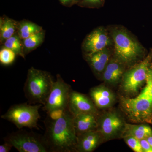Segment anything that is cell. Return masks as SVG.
<instances>
[{"instance_id":"cell-2","label":"cell","mask_w":152,"mask_h":152,"mask_svg":"<svg viewBox=\"0 0 152 152\" xmlns=\"http://www.w3.org/2000/svg\"><path fill=\"white\" fill-rule=\"evenodd\" d=\"M121 108L129 121L135 124H152V62L145 85L132 97H120Z\"/></svg>"},{"instance_id":"cell-6","label":"cell","mask_w":152,"mask_h":152,"mask_svg":"<svg viewBox=\"0 0 152 152\" xmlns=\"http://www.w3.org/2000/svg\"><path fill=\"white\" fill-rule=\"evenodd\" d=\"M42 105L41 104L22 103L11 106L1 118L13 123L17 128L30 129L38 128V121L40 118L39 110Z\"/></svg>"},{"instance_id":"cell-18","label":"cell","mask_w":152,"mask_h":152,"mask_svg":"<svg viewBox=\"0 0 152 152\" xmlns=\"http://www.w3.org/2000/svg\"><path fill=\"white\" fill-rule=\"evenodd\" d=\"M19 22L5 17L0 20V41L1 43L18 33Z\"/></svg>"},{"instance_id":"cell-26","label":"cell","mask_w":152,"mask_h":152,"mask_svg":"<svg viewBox=\"0 0 152 152\" xmlns=\"http://www.w3.org/2000/svg\"><path fill=\"white\" fill-rule=\"evenodd\" d=\"M84 1L86 3L95 4L100 2L101 0H84Z\"/></svg>"},{"instance_id":"cell-29","label":"cell","mask_w":152,"mask_h":152,"mask_svg":"<svg viewBox=\"0 0 152 152\" xmlns=\"http://www.w3.org/2000/svg\"><path fill=\"white\" fill-rule=\"evenodd\" d=\"M74 1H77V0H74Z\"/></svg>"},{"instance_id":"cell-25","label":"cell","mask_w":152,"mask_h":152,"mask_svg":"<svg viewBox=\"0 0 152 152\" xmlns=\"http://www.w3.org/2000/svg\"><path fill=\"white\" fill-rule=\"evenodd\" d=\"M12 147L11 144L5 142L4 143L0 145V152H10Z\"/></svg>"},{"instance_id":"cell-12","label":"cell","mask_w":152,"mask_h":152,"mask_svg":"<svg viewBox=\"0 0 152 152\" xmlns=\"http://www.w3.org/2000/svg\"><path fill=\"white\" fill-rule=\"evenodd\" d=\"M90 97L97 109L109 108L114 104L115 96L112 90L103 85L93 87L90 90Z\"/></svg>"},{"instance_id":"cell-20","label":"cell","mask_w":152,"mask_h":152,"mask_svg":"<svg viewBox=\"0 0 152 152\" xmlns=\"http://www.w3.org/2000/svg\"><path fill=\"white\" fill-rule=\"evenodd\" d=\"M45 31L43 30L23 40L24 51L25 55L35 50L43 42Z\"/></svg>"},{"instance_id":"cell-16","label":"cell","mask_w":152,"mask_h":152,"mask_svg":"<svg viewBox=\"0 0 152 152\" xmlns=\"http://www.w3.org/2000/svg\"><path fill=\"white\" fill-rule=\"evenodd\" d=\"M98 118V114L91 113L80 114L74 116L73 122L77 135L97 130Z\"/></svg>"},{"instance_id":"cell-14","label":"cell","mask_w":152,"mask_h":152,"mask_svg":"<svg viewBox=\"0 0 152 152\" xmlns=\"http://www.w3.org/2000/svg\"><path fill=\"white\" fill-rule=\"evenodd\" d=\"M103 140L102 137L97 130L77 135L76 151H94Z\"/></svg>"},{"instance_id":"cell-5","label":"cell","mask_w":152,"mask_h":152,"mask_svg":"<svg viewBox=\"0 0 152 152\" xmlns=\"http://www.w3.org/2000/svg\"><path fill=\"white\" fill-rule=\"evenodd\" d=\"M151 62L152 50L140 62L126 71L120 83L121 96L132 97L139 94L145 83L147 71Z\"/></svg>"},{"instance_id":"cell-3","label":"cell","mask_w":152,"mask_h":152,"mask_svg":"<svg viewBox=\"0 0 152 152\" xmlns=\"http://www.w3.org/2000/svg\"><path fill=\"white\" fill-rule=\"evenodd\" d=\"M53 77L49 72L31 67L28 70L24 92L25 97L31 104L44 105L53 84Z\"/></svg>"},{"instance_id":"cell-13","label":"cell","mask_w":152,"mask_h":152,"mask_svg":"<svg viewBox=\"0 0 152 152\" xmlns=\"http://www.w3.org/2000/svg\"><path fill=\"white\" fill-rule=\"evenodd\" d=\"M126 66L115 57H111L102 75L106 83L115 86L121 83L126 72Z\"/></svg>"},{"instance_id":"cell-15","label":"cell","mask_w":152,"mask_h":152,"mask_svg":"<svg viewBox=\"0 0 152 152\" xmlns=\"http://www.w3.org/2000/svg\"><path fill=\"white\" fill-rule=\"evenodd\" d=\"M85 58L97 76H102L109 61L111 53L108 48L91 54L85 55Z\"/></svg>"},{"instance_id":"cell-21","label":"cell","mask_w":152,"mask_h":152,"mask_svg":"<svg viewBox=\"0 0 152 152\" xmlns=\"http://www.w3.org/2000/svg\"><path fill=\"white\" fill-rule=\"evenodd\" d=\"M3 44L4 47L11 49L17 55L25 58L26 55L24 51L23 40L19 37L18 33L6 40Z\"/></svg>"},{"instance_id":"cell-28","label":"cell","mask_w":152,"mask_h":152,"mask_svg":"<svg viewBox=\"0 0 152 152\" xmlns=\"http://www.w3.org/2000/svg\"><path fill=\"white\" fill-rule=\"evenodd\" d=\"M60 1L62 4H67V3L70 2L72 0H60Z\"/></svg>"},{"instance_id":"cell-19","label":"cell","mask_w":152,"mask_h":152,"mask_svg":"<svg viewBox=\"0 0 152 152\" xmlns=\"http://www.w3.org/2000/svg\"><path fill=\"white\" fill-rule=\"evenodd\" d=\"M43 30L42 28L35 23L23 20L18 23V34L22 40Z\"/></svg>"},{"instance_id":"cell-22","label":"cell","mask_w":152,"mask_h":152,"mask_svg":"<svg viewBox=\"0 0 152 152\" xmlns=\"http://www.w3.org/2000/svg\"><path fill=\"white\" fill-rule=\"evenodd\" d=\"M16 56L13 51L4 47L0 51V62L3 65H10L14 62Z\"/></svg>"},{"instance_id":"cell-8","label":"cell","mask_w":152,"mask_h":152,"mask_svg":"<svg viewBox=\"0 0 152 152\" xmlns=\"http://www.w3.org/2000/svg\"><path fill=\"white\" fill-rule=\"evenodd\" d=\"M71 86L64 81L59 74L53 84L43 110L47 113L54 111L68 109L69 99L72 91Z\"/></svg>"},{"instance_id":"cell-4","label":"cell","mask_w":152,"mask_h":152,"mask_svg":"<svg viewBox=\"0 0 152 152\" xmlns=\"http://www.w3.org/2000/svg\"><path fill=\"white\" fill-rule=\"evenodd\" d=\"M111 35L114 44V56L126 66L136 63L145 51L141 45L122 28H113Z\"/></svg>"},{"instance_id":"cell-9","label":"cell","mask_w":152,"mask_h":152,"mask_svg":"<svg viewBox=\"0 0 152 152\" xmlns=\"http://www.w3.org/2000/svg\"><path fill=\"white\" fill-rule=\"evenodd\" d=\"M126 123L119 113L116 111H110L99 116L97 130L103 140H110L121 137Z\"/></svg>"},{"instance_id":"cell-11","label":"cell","mask_w":152,"mask_h":152,"mask_svg":"<svg viewBox=\"0 0 152 152\" xmlns=\"http://www.w3.org/2000/svg\"><path fill=\"white\" fill-rule=\"evenodd\" d=\"M68 109L73 116L86 113L98 114L97 108L90 97L73 90L70 94Z\"/></svg>"},{"instance_id":"cell-1","label":"cell","mask_w":152,"mask_h":152,"mask_svg":"<svg viewBox=\"0 0 152 152\" xmlns=\"http://www.w3.org/2000/svg\"><path fill=\"white\" fill-rule=\"evenodd\" d=\"M73 119V116L69 109L58 118L47 116L43 139L48 152L76 151L77 135Z\"/></svg>"},{"instance_id":"cell-23","label":"cell","mask_w":152,"mask_h":152,"mask_svg":"<svg viewBox=\"0 0 152 152\" xmlns=\"http://www.w3.org/2000/svg\"><path fill=\"white\" fill-rule=\"evenodd\" d=\"M127 145L135 152H143L140 140L132 136H126L123 137Z\"/></svg>"},{"instance_id":"cell-24","label":"cell","mask_w":152,"mask_h":152,"mask_svg":"<svg viewBox=\"0 0 152 152\" xmlns=\"http://www.w3.org/2000/svg\"><path fill=\"white\" fill-rule=\"evenodd\" d=\"M141 146L143 152H152V147L146 140V139L140 140Z\"/></svg>"},{"instance_id":"cell-17","label":"cell","mask_w":152,"mask_h":152,"mask_svg":"<svg viewBox=\"0 0 152 152\" xmlns=\"http://www.w3.org/2000/svg\"><path fill=\"white\" fill-rule=\"evenodd\" d=\"M151 135L152 129L148 125L144 124L136 125L126 123L121 137L132 136L140 140Z\"/></svg>"},{"instance_id":"cell-10","label":"cell","mask_w":152,"mask_h":152,"mask_svg":"<svg viewBox=\"0 0 152 152\" xmlns=\"http://www.w3.org/2000/svg\"><path fill=\"white\" fill-rule=\"evenodd\" d=\"M108 33L103 27L96 28L85 38L82 45L85 55L91 54L106 48L112 44Z\"/></svg>"},{"instance_id":"cell-7","label":"cell","mask_w":152,"mask_h":152,"mask_svg":"<svg viewBox=\"0 0 152 152\" xmlns=\"http://www.w3.org/2000/svg\"><path fill=\"white\" fill-rule=\"evenodd\" d=\"M4 140L20 152H49L43 136L33 132L19 130L9 134Z\"/></svg>"},{"instance_id":"cell-27","label":"cell","mask_w":152,"mask_h":152,"mask_svg":"<svg viewBox=\"0 0 152 152\" xmlns=\"http://www.w3.org/2000/svg\"><path fill=\"white\" fill-rule=\"evenodd\" d=\"M146 139L147 141L151 145V146L152 147V135L149 136Z\"/></svg>"}]
</instances>
